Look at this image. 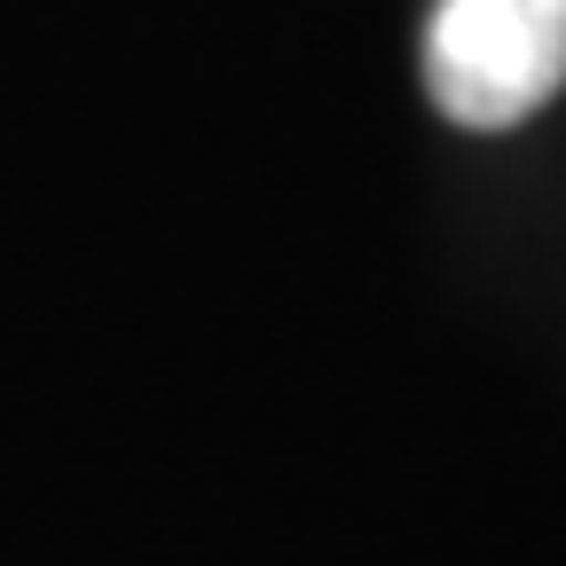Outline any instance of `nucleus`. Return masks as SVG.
Listing matches in <instances>:
<instances>
[{
  "mask_svg": "<svg viewBox=\"0 0 566 566\" xmlns=\"http://www.w3.org/2000/svg\"><path fill=\"white\" fill-rule=\"evenodd\" d=\"M566 87V0H433L424 95L464 134H512Z\"/></svg>",
  "mask_w": 566,
  "mask_h": 566,
  "instance_id": "obj_1",
  "label": "nucleus"
}]
</instances>
